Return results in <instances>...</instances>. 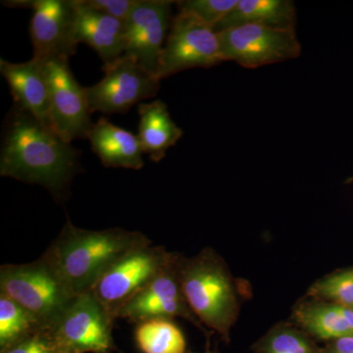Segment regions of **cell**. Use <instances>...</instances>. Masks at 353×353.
I'll return each instance as SVG.
<instances>
[{
  "instance_id": "1",
  "label": "cell",
  "mask_w": 353,
  "mask_h": 353,
  "mask_svg": "<svg viewBox=\"0 0 353 353\" xmlns=\"http://www.w3.org/2000/svg\"><path fill=\"white\" fill-rule=\"evenodd\" d=\"M81 152L31 114L14 104L7 114L0 152V176L39 185L57 199L80 171Z\"/></svg>"
},
{
  "instance_id": "2",
  "label": "cell",
  "mask_w": 353,
  "mask_h": 353,
  "mask_svg": "<svg viewBox=\"0 0 353 353\" xmlns=\"http://www.w3.org/2000/svg\"><path fill=\"white\" fill-rule=\"evenodd\" d=\"M150 243V239L141 232L121 228L81 229L68 220L43 257L77 296L90 292L123 255Z\"/></svg>"
},
{
  "instance_id": "3",
  "label": "cell",
  "mask_w": 353,
  "mask_h": 353,
  "mask_svg": "<svg viewBox=\"0 0 353 353\" xmlns=\"http://www.w3.org/2000/svg\"><path fill=\"white\" fill-rule=\"evenodd\" d=\"M179 275L183 296L197 319L228 343L241 303L226 262L210 248L190 259L179 255Z\"/></svg>"
},
{
  "instance_id": "4",
  "label": "cell",
  "mask_w": 353,
  "mask_h": 353,
  "mask_svg": "<svg viewBox=\"0 0 353 353\" xmlns=\"http://www.w3.org/2000/svg\"><path fill=\"white\" fill-rule=\"evenodd\" d=\"M0 294L29 311L44 328H50L75 296L43 259L0 267Z\"/></svg>"
},
{
  "instance_id": "5",
  "label": "cell",
  "mask_w": 353,
  "mask_h": 353,
  "mask_svg": "<svg viewBox=\"0 0 353 353\" xmlns=\"http://www.w3.org/2000/svg\"><path fill=\"white\" fill-rule=\"evenodd\" d=\"M170 254L152 243L134 248L111 265L90 292L115 321L120 311L157 277Z\"/></svg>"
},
{
  "instance_id": "6",
  "label": "cell",
  "mask_w": 353,
  "mask_h": 353,
  "mask_svg": "<svg viewBox=\"0 0 353 353\" xmlns=\"http://www.w3.org/2000/svg\"><path fill=\"white\" fill-rule=\"evenodd\" d=\"M218 32L192 14L179 11L158 61L157 78H168L192 68H211L222 63Z\"/></svg>"
},
{
  "instance_id": "7",
  "label": "cell",
  "mask_w": 353,
  "mask_h": 353,
  "mask_svg": "<svg viewBox=\"0 0 353 353\" xmlns=\"http://www.w3.org/2000/svg\"><path fill=\"white\" fill-rule=\"evenodd\" d=\"M114 320L90 292L79 294L48 328L62 353H111Z\"/></svg>"
},
{
  "instance_id": "8",
  "label": "cell",
  "mask_w": 353,
  "mask_h": 353,
  "mask_svg": "<svg viewBox=\"0 0 353 353\" xmlns=\"http://www.w3.org/2000/svg\"><path fill=\"white\" fill-rule=\"evenodd\" d=\"M223 61L248 69L294 59L301 53L296 30L243 25L217 32Z\"/></svg>"
},
{
  "instance_id": "9",
  "label": "cell",
  "mask_w": 353,
  "mask_h": 353,
  "mask_svg": "<svg viewBox=\"0 0 353 353\" xmlns=\"http://www.w3.org/2000/svg\"><path fill=\"white\" fill-rule=\"evenodd\" d=\"M37 58V57H36ZM43 63L50 92V126L67 143L88 139L92 129V111L85 88L77 82L69 59L38 58Z\"/></svg>"
},
{
  "instance_id": "10",
  "label": "cell",
  "mask_w": 353,
  "mask_h": 353,
  "mask_svg": "<svg viewBox=\"0 0 353 353\" xmlns=\"http://www.w3.org/2000/svg\"><path fill=\"white\" fill-rule=\"evenodd\" d=\"M102 70V80L85 88L92 113H126L138 102L155 97L159 90L160 81L157 77L126 55L103 65Z\"/></svg>"
},
{
  "instance_id": "11",
  "label": "cell",
  "mask_w": 353,
  "mask_h": 353,
  "mask_svg": "<svg viewBox=\"0 0 353 353\" xmlns=\"http://www.w3.org/2000/svg\"><path fill=\"white\" fill-rule=\"evenodd\" d=\"M4 6L27 7L34 10L30 34L34 57H61L75 54L77 0H17Z\"/></svg>"
},
{
  "instance_id": "12",
  "label": "cell",
  "mask_w": 353,
  "mask_h": 353,
  "mask_svg": "<svg viewBox=\"0 0 353 353\" xmlns=\"http://www.w3.org/2000/svg\"><path fill=\"white\" fill-rule=\"evenodd\" d=\"M179 255L171 252L162 270L120 311L118 319H126L138 324L152 318L173 319L180 317L192 323L204 334H208L183 296L179 275Z\"/></svg>"
},
{
  "instance_id": "13",
  "label": "cell",
  "mask_w": 353,
  "mask_h": 353,
  "mask_svg": "<svg viewBox=\"0 0 353 353\" xmlns=\"http://www.w3.org/2000/svg\"><path fill=\"white\" fill-rule=\"evenodd\" d=\"M171 0H139L125 21V54L157 77L158 61L172 23Z\"/></svg>"
},
{
  "instance_id": "14",
  "label": "cell",
  "mask_w": 353,
  "mask_h": 353,
  "mask_svg": "<svg viewBox=\"0 0 353 353\" xmlns=\"http://www.w3.org/2000/svg\"><path fill=\"white\" fill-rule=\"evenodd\" d=\"M0 71L10 87L14 104L51 129L50 92L41 60L32 57L24 63H12L1 59Z\"/></svg>"
},
{
  "instance_id": "15",
  "label": "cell",
  "mask_w": 353,
  "mask_h": 353,
  "mask_svg": "<svg viewBox=\"0 0 353 353\" xmlns=\"http://www.w3.org/2000/svg\"><path fill=\"white\" fill-rule=\"evenodd\" d=\"M76 38L78 43H87L101 58L104 65L125 54L126 26L124 21L101 12L77 0Z\"/></svg>"
},
{
  "instance_id": "16",
  "label": "cell",
  "mask_w": 353,
  "mask_h": 353,
  "mask_svg": "<svg viewBox=\"0 0 353 353\" xmlns=\"http://www.w3.org/2000/svg\"><path fill=\"white\" fill-rule=\"evenodd\" d=\"M88 139L102 164L112 168H143V148L138 136L101 117L92 125Z\"/></svg>"
},
{
  "instance_id": "17",
  "label": "cell",
  "mask_w": 353,
  "mask_h": 353,
  "mask_svg": "<svg viewBox=\"0 0 353 353\" xmlns=\"http://www.w3.org/2000/svg\"><path fill=\"white\" fill-rule=\"evenodd\" d=\"M138 138L143 153L154 162L161 161L167 150L182 138L183 130L171 118L161 101L141 103Z\"/></svg>"
},
{
  "instance_id": "18",
  "label": "cell",
  "mask_w": 353,
  "mask_h": 353,
  "mask_svg": "<svg viewBox=\"0 0 353 353\" xmlns=\"http://www.w3.org/2000/svg\"><path fill=\"white\" fill-rule=\"evenodd\" d=\"M243 25L296 30V6L290 0H239L233 10L214 30L221 32Z\"/></svg>"
},
{
  "instance_id": "19",
  "label": "cell",
  "mask_w": 353,
  "mask_h": 353,
  "mask_svg": "<svg viewBox=\"0 0 353 353\" xmlns=\"http://www.w3.org/2000/svg\"><path fill=\"white\" fill-rule=\"evenodd\" d=\"M292 317L294 324L316 340L328 343L353 334L338 304L306 296L294 305Z\"/></svg>"
},
{
  "instance_id": "20",
  "label": "cell",
  "mask_w": 353,
  "mask_h": 353,
  "mask_svg": "<svg viewBox=\"0 0 353 353\" xmlns=\"http://www.w3.org/2000/svg\"><path fill=\"white\" fill-rule=\"evenodd\" d=\"M134 339L143 353H187L183 332L168 318H152L138 323Z\"/></svg>"
},
{
  "instance_id": "21",
  "label": "cell",
  "mask_w": 353,
  "mask_h": 353,
  "mask_svg": "<svg viewBox=\"0 0 353 353\" xmlns=\"http://www.w3.org/2000/svg\"><path fill=\"white\" fill-rule=\"evenodd\" d=\"M253 353H322V347L294 323L281 322L254 343Z\"/></svg>"
},
{
  "instance_id": "22",
  "label": "cell",
  "mask_w": 353,
  "mask_h": 353,
  "mask_svg": "<svg viewBox=\"0 0 353 353\" xmlns=\"http://www.w3.org/2000/svg\"><path fill=\"white\" fill-rule=\"evenodd\" d=\"M43 328L41 322L29 311L0 294V350Z\"/></svg>"
},
{
  "instance_id": "23",
  "label": "cell",
  "mask_w": 353,
  "mask_h": 353,
  "mask_svg": "<svg viewBox=\"0 0 353 353\" xmlns=\"http://www.w3.org/2000/svg\"><path fill=\"white\" fill-rule=\"evenodd\" d=\"M308 297L353 307V267L329 274L310 285Z\"/></svg>"
},
{
  "instance_id": "24",
  "label": "cell",
  "mask_w": 353,
  "mask_h": 353,
  "mask_svg": "<svg viewBox=\"0 0 353 353\" xmlns=\"http://www.w3.org/2000/svg\"><path fill=\"white\" fill-rule=\"evenodd\" d=\"M239 0H182L176 1L179 11L192 14L197 19L215 29L227 17Z\"/></svg>"
},
{
  "instance_id": "25",
  "label": "cell",
  "mask_w": 353,
  "mask_h": 353,
  "mask_svg": "<svg viewBox=\"0 0 353 353\" xmlns=\"http://www.w3.org/2000/svg\"><path fill=\"white\" fill-rule=\"evenodd\" d=\"M0 353H62L52 333L48 328H43L0 350Z\"/></svg>"
},
{
  "instance_id": "26",
  "label": "cell",
  "mask_w": 353,
  "mask_h": 353,
  "mask_svg": "<svg viewBox=\"0 0 353 353\" xmlns=\"http://www.w3.org/2000/svg\"><path fill=\"white\" fill-rule=\"evenodd\" d=\"M88 6L101 12L126 21L132 10L138 6L139 0H85Z\"/></svg>"
},
{
  "instance_id": "27",
  "label": "cell",
  "mask_w": 353,
  "mask_h": 353,
  "mask_svg": "<svg viewBox=\"0 0 353 353\" xmlns=\"http://www.w3.org/2000/svg\"><path fill=\"white\" fill-rule=\"evenodd\" d=\"M322 353H353V334L328 341L322 347Z\"/></svg>"
},
{
  "instance_id": "28",
  "label": "cell",
  "mask_w": 353,
  "mask_h": 353,
  "mask_svg": "<svg viewBox=\"0 0 353 353\" xmlns=\"http://www.w3.org/2000/svg\"><path fill=\"white\" fill-rule=\"evenodd\" d=\"M352 181H353V178L350 179V180H348V182H352Z\"/></svg>"
},
{
  "instance_id": "29",
  "label": "cell",
  "mask_w": 353,
  "mask_h": 353,
  "mask_svg": "<svg viewBox=\"0 0 353 353\" xmlns=\"http://www.w3.org/2000/svg\"><path fill=\"white\" fill-rule=\"evenodd\" d=\"M187 353H194V352H187ZM205 353H216V352H205Z\"/></svg>"
}]
</instances>
